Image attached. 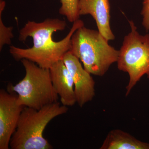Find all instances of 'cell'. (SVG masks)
<instances>
[{
	"label": "cell",
	"instance_id": "obj_6",
	"mask_svg": "<svg viewBox=\"0 0 149 149\" xmlns=\"http://www.w3.org/2000/svg\"><path fill=\"white\" fill-rule=\"evenodd\" d=\"M17 98L14 92L0 91V149H9L12 136L25 107L17 104Z\"/></svg>",
	"mask_w": 149,
	"mask_h": 149
},
{
	"label": "cell",
	"instance_id": "obj_7",
	"mask_svg": "<svg viewBox=\"0 0 149 149\" xmlns=\"http://www.w3.org/2000/svg\"><path fill=\"white\" fill-rule=\"evenodd\" d=\"M62 60L73 80L76 102L82 107L95 95V81L91 73L83 67L80 60L70 51L64 55Z\"/></svg>",
	"mask_w": 149,
	"mask_h": 149
},
{
	"label": "cell",
	"instance_id": "obj_9",
	"mask_svg": "<svg viewBox=\"0 0 149 149\" xmlns=\"http://www.w3.org/2000/svg\"><path fill=\"white\" fill-rule=\"evenodd\" d=\"M52 83L60 97L62 104L71 107L77 103L74 83L71 74L63 60L53 65L49 68Z\"/></svg>",
	"mask_w": 149,
	"mask_h": 149
},
{
	"label": "cell",
	"instance_id": "obj_13",
	"mask_svg": "<svg viewBox=\"0 0 149 149\" xmlns=\"http://www.w3.org/2000/svg\"><path fill=\"white\" fill-rule=\"evenodd\" d=\"M141 14L143 16L142 24L146 32H149V0H143Z\"/></svg>",
	"mask_w": 149,
	"mask_h": 149
},
{
	"label": "cell",
	"instance_id": "obj_11",
	"mask_svg": "<svg viewBox=\"0 0 149 149\" xmlns=\"http://www.w3.org/2000/svg\"><path fill=\"white\" fill-rule=\"evenodd\" d=\"M61 5L59 10L60 14L65 16L70 22L79 19V0H61Z\"/></svg>",
	"mask_w": 149,
	"mask_h": 149
},
{
	"label": "cell",
	"instance_id": "obj_12",
	"mask_svg": "<svg viewBox=\"0 0 149 149\" xmlns=\"http://www.w3.org/2000/svg\"><path fill=\"white\" fill-rule=\"evenodd\" d=\"M6 2L3 0L0 1V50L1 51L5 45H10L13 38V27H6L3 22L2 14L5 8Z\"/></svg>",
	"mask_w": 149,
	"mask_h": 149
},
{
	"label": "cell",
	"instance_id": "obj_10",
	"mask_svg": "<svg viewBox=\"0 0 149 149\" xmlns=\"http://www.w3.org/2000/svg\"><path fill=\"white\" fill-rule=\"evenodd\" d=\"M100 149H149V143L123 130L114 129L107 134Z\"/></svg>",
	"mask_w": 149,
	"mask_h": 149
},
{
	"label": "cell",
	"instance_id": "obj_1",
	"mask_svg": "<svg viewBox=\"0 0 149 149\" xmlns=\"http://www.w3.org/2000/svg\"><path fill=\"white\" fill-rule=\"evenodd\" d=\"M66 25V22L58 18H47L38 23L28 21L19 31L18 39L23 42L28 37H32L33 47L24 49L10 46V54L16 60L26 59L40 67L49 69L70 51L72 35L77 29L84 26L83 21L78 19L73 22L69 33L63 40L58 42L53 40L54 32L64 30Z\"/></svg>",
	"mask_w": 149,
	"mask_h": 149
},
{
	"label": "cell",
	"instance_id": "obj_8",
	"mask_svg": "<svg viewBox=\"0 0 149 149\" xmlns=\"http://www.w3.org/2000/svg\"><path fill=\"white\" fill-rule=\"evenodd\" d=\"M78 8L80 15H90L93 17L99 32L106 40H114L110 25L109 0H79Z\"/></svg>",
	"mask_w": 149,
	"mask_h": 149
},
{
	"label": "cell",
	"instance_id": "obj_5",
	"mask_svg": "<svg viewBox=\"0 0 149 149\" xmlns=\"http://www.w3.org/2000/svg\"><path fill=\"white\" fill-rule=\"evenodd\" d=\"M128 22L131 31L124 37L117 61L118 69L129 74L125 96L144 75L149 79V34L140 35L134 22Z\"/></svg>",
	"mask_w": 149,
	"mask_h": 149
},
{
	"label": "cell",
	"instance_id": "obj_3",
	"mask_svg": "<svg viewBox=\"0 0 149 149\" xmlns=\"http://www.w3.org/2000/svg\"><path fill=\"white\" fill-rule=\"evenodd\" d=\"M67 107L56 102L37 110L25 107L11 139L12 149H51L53 147L43 136L46 126L55 118L67 112Z\"/></svg>",
	"mask_w": 149,
	"mask_h": 149
},
{
	"label": "cell",
	"instance_id": "obj_2",
	"mask_svg": "<svg viewBox=\"0 0 149 149\" xmlns=\"http://www.w3.org/2000/svg\"><path fill=\"white\" fill-rule=\"evenodd\" d=\"M70 51L83 63L88 72L99 76L104 75L111 65L117 62L119 54L98 31L84 26L72 35Z\"/></svg>",
	"mask_w": 149,
	"mask_h": 149
},
{
	"label": "cell",
	"instance_id": "obj_4",
	"mask_svg": "<svg viewBox=\"0 0 149 149\" xmlns=\"http://www.w3.org/2000/svg\"><path fill=\"white\" fill-rule=\"evenodd\" d=\"M25 75L15 85H9L8 90L17 95L19 105L39 110L58 102V95L52 83L49 69L40 67L26 59L21 60Z\"/></svg>",
	"mask_w": 149,
	"mask_h": 149
}]
</instances>
